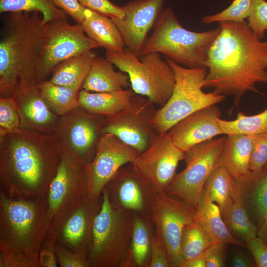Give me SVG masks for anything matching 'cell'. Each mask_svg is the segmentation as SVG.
<instances>
[{"instance_id":"6da1fadb","label":"cell","mask_w":267,"mask_h":267,"mask_svg":"<svg viewBox=\"0 0 267 267\" xmlns=\"http://www.w3.org/2000/svg\"><path fill=\"white\" fill-rule=\"evenodd\" d=\"M219 23L221 30L208 52L204 88L233 96L232 112L247 92L264 95L256 86L267 84V41L258 39L246 22Z\"/></svg>"},{"instance_id":"7a4b0ae2","label":"cell","mask_w":267,"mask_h":267,"mask_svg":"<svg viewBox=\"0 0 267 267\" xmlns=\"http://www.w3.org/2000/svg\"><path fill=\"white\" fill-rule=\"evenodd\" d=\"M62 149L54 134L19 129L0 139V191L13 198L46 195Z\"/></svg>"},{"instance_id":"3957f363","label":"cell","mask_w":267,"mask_h":267,"mask_svg":"<svg viewBox=\"0 0 267 267\" xmlns=\"http://www.w3.org/2000/svg\"><path fill=\"white\" fill-rule=\"evenodd\" d=\"M48 227L45 196L18 199L0 191V267H40Z\"/></svg>"},{"instance_id":"277c9868","label":"cell","mask_w":267,"mask_h":267,"mask_svg":"<svg viewBox=\"0 0 267 267\" xmlns=\"http://www.w3.org/2000/svg\"><path fill=\"white\" fill-rule=\"evenodd\" d=\"M0 41V98L12 97L19 82L36 83L45 42V24L38 12L7 13Z\"/></svg>"},{"instance_id":"5b68a950","label":"cell","mask_w":267,"mask_h":267,"mask_svg":"<svg viewBox=\"0 0 267 267\" xmlns=\"http://www.w3.org/2000/svg\"><path fill=\"white\" fill-rule=\"evenodd\" d=\"M153 27V33L146 40L140 56L156 52L191 68H206L208 50L221 30L220 26L202 32L186 29L171 8L162 10Z\"/></svg>"},{"instance_id":"8992f818","label":"cell","mask_w":267,"mask_h":267,"mask_svg":"<svg viewBox=\"0 0 267 267\" xmlns=\"http://www.w3.org/2000/svg\"><path fill=\"white\" fill-rule=\"evenodd\" d=\"M166 60L174 72L175 83L167 102L157 109L153 119L159 134L167 132L175 124L204 108L222 102L226 96L202 89L208 71L206 68H185L172 60Z\"/></svg>"},{"instance_id":"52a82bcc","label":"cell","mask_w":267,"mask_h":267,"mask_svg":"<svg viewBox=\"0 0 267 267\" xmlns=\"http://www.w3.org/2000/svg\"><path fill=\"white\" fill-rule=\"evenodd\" d=\"M102 197L88 261L89 267H121L129 247L135 213L113 207L104 190Z\"/></svg>"},{"instance_id":"ba28073f","label":"cell","mask_w":267,"mask_h":267,"mask_svg":"<svg viewBox=\"0 0 267 267\" xmlns=\"http://www.w3.org/2000/svg\"><path fill=\"white\" fill-rule=\"evenodd\" d=\"M106 58L129 77L136 94L163 106L170 98L175 83V73L160 54L149 53L139 57L125 47L122 52H106Z\"/></svg>"},{"instance_id":"9c48e42d","label":"cell","mask_w":267,"mask_h":267,"mask_svg":"<svg viewBox=\"0 0 267 267\" xmlns=\"http://www.w3.org/2000/svg\"><path fill=\"white\" fill-rule=\"evenodd\" d=\"M226 136L197 144L184 152L185 169L176 174L165 193L196 209L209 176L220 163Z\"/></svg>"},{"instance_id":"30bf717a","label":"cell","mask_w":267,"mask_h":267,"mask_svg":"<svg viewBox=\"0 0 267 267\" xmlns=\"http://www.w3.org/2000/svg\"><path fill=\"white\" fill-rule=\"evenodd\" d=\"M98 47L85 34L81 24L71 25L67 16L46 23L45 42L37 66L36 84L46 81L64 61Z\"/></svg>"},{"instance_id":"8fae6325","label":"cell","mask_w":267,"mask_h":267,"mask_svg":"<svg viewBox=\"0 0 267 267\" xmlns=\"http://www.w3.org/2000/svg\"><path fill=\"white\" fill-rule=\"evenodd\" d=\"M102 203V197L94 199L88 194L50 222L44 241L53 247L55 244H60L87 259L93 223Z\"/></svg>"},{"instance_id":"7c38bea8","label":"cell","mask_w":267,"mask_h":267,"mask_svg":"<svg viewBox=\"0 0 267 267\" xmlns=\"http://www.w3.org/2000/svg\"><path fill=\"white\" fill-rule=\"evenodd\" d=\"M156 110L147 98L135 94L122 110L104 117L101 134L115 136L140 153L159 134L153 122Z\"/></svg>"},{"instance_id":"4fadbf2b","label":"cell","mask_w":267,"mask_h":267,"mask_svg":"<svg viewBox=\"0 0 267 267\" xmlns=\"http://www.w3.org/2000/svg\"><path fill=\"white\" fill-rule=\"evenodd\" d=\"M196 209L165 192H158L150 218L165 247L171 267H181L184 229L194 221Z\"/></svg>"},{"instance_id":"5bb4252c","label":"cell","mask_w":267,"mask_h":267,"mask_svg":"<svg viewBox=\"0 0 267 267\" xmlns=\"http://www.w3.org/2000/svg\"><path fill=\"white\" fill-rule=\"evenodd\" d=\"M104 117L79 106L59 117L54 134L62 149L88 164L95 155Z\"/></svg>"},{"instance_id":"9a60e30c","label":"cell","mask_w":267,"mask_h":267,"mask_svg":"<svg viewBox=\"0 0 267 267\" xmlns=\"http://www.w3.org/2000/svg\"><path fill=\"white\" fill-rule=\"evenodd\" d=\"M85 165L70 152L62 149L58 167L45 195L48 226L53 220L88 194Z\"/></svg>"},{"instance_id":"2e32d148","label":"cell","mask_w":267,"mask_h":267,"mask_svg":"<svg viewBox=\"0 0 267 267\" xmlns=\"http://www.w3.org/2000/svg\"><path fill=\"white\" fill-rule=\"evenodd\" d=\"M103 190L115 208L150 218L158 193L132 163L122 166Z\"/></svg>"},{"instance_id":"e0dca14e","label":"cell","mask_w":267,"mask_h":267,"mask_svg":"<svg viewBox=\"0 0 267 267\" xmlns=\"http://www.w3.org/2000/svg\"><path fill=\"white\" fill-rule=\"evenodd\" d=\"M138 154L115 136L103 134L94 158L85 165L88 195L94 199L101 198L103 189L118 170L133 163Z\"/></svg>"},{"instance_id":"ac0fdd59","label":"cell","mask_w":267,"mask_h":267,"mask_svg":"<svg viewBox=\"0 0 267 267\" xmlns=\"http://www.w3.org/2000/svg\"><path fill=\"white\" fill-rule=\"evenodd\" d=\"M184 156V152L173 143L166 132L158 134L150 145L139 153L132 164L158 192H165Z\"/></svg>"},{"instance_id":"d6986e66","label":"cell","mask_w":267,"mask_h":267,"mask_svg":"<svg viewBox=\"0 0 267 267\" xmlns=\"http://www.w3.org/2000/svg\"><path fill=\"white\" fill-rule=\"evenodd\" d=\"M166 0H133L123 6L121 19H112L120 31L125 47L139 57L147 39L163 10Z\"/></svg>"},{"instance_id":"ffe728a7","label":"cell","mask_w":267,"mask_h":267,"mask_svg":"<svg viewBox=\"0 0 267 267\" xmlns=\"http://www.w3.org/2000/svg\"><path fill=\"white\" fill-rule=\"evenodd\" d=\"M12 97L20 119V129L52 135L59 116L47 106L34 83L19 82Z\"/></svg>"},{"instance_id":"44dd1931","label":"cell","mask_w":267,"mask_h":267,"mask_svg":"<svg viewBox=\"0 0 267 267\" xmlns=\"http://www.w3.org/2000/svg\"><path fill=\"white\" fill-rule=\"evenodd\" d=\"M216 105L198 110L181 120L167 132L173 143L184 152L223 133L218 122Z\"/></svg>"},{"instance_id":"7402d4cb","label":"cell","mask_w":267,"mask_h":267,"mask_svg":"<svg viewBox=\"0 0 267 267\" xmlns=\"http://www.w3.org/2000/svg\"><path fill=\"white\" fill-rule=\"evenodd\" d=\"M233 197L242 202L258 229L267 216V168L234 179Z\"/></svg>"},{"instance_id":"603a6c76","label":"cell","mask_w":267,"mask_h":267,"mask_svg":"<svg viewBox=\"0 0 267 267\" xmlns=\"http://www.w3.org/2000/svg\"><path fill=\"white\" fill-rule=\"evenodd\" d=\"M194 221L199 224L214 243L233 244L246 247V244L236 238L230 232L222 218L219 206L211 199L203 188Z\"/></svg>"},{"instance_id":"cb8c5ba5","label":"cell","mask_w":267,"mask_h":267,"mask_svg":"<svg viewBox=\"0 0 267 267\" xmlns=\"http://www.w3.org/2000/svg\"><path fill=\"white\" fill-rule=\"evenodd\" d=\"M255 135H230L226 140L221 153L220 163L235 180L249 175L250 160Z\"/></svg>"},{"instance_id":"d4e9b609","label":"cell","mask_w":267,"mask_h":267,"mask_svg":"<svg viewBox=\"0 0 267 267\" xmlns=\"http://www.w3.org/2000/svg\"><path fill=\"white\" fill-rule=\"evenodd\" d=\"M80 24L85 34L106 51L119 53L125 49L123 37L110 17L86 8Z\"/></svg>"},{"instance_id":"484cf974","label":"cell","mask_w":267,"mask_h":267,"mask_svg":"<svg viewBox=\"0 0 267 267\" xmlns=\"http://www.w3.org/2000/svg\"><path fill=\"white\" fill-rule=\"evenodd\" d=\"M154 229L151 219L135 213L129 247L121 267H149Z\"/></svg>"},{"instance_id":"4316f807","label":"cell","mask_w":267,"mask_h":267,"mask_svg":"<svg viewBox=\"0 0 267 267\" xmlns=\"http://www.w3.org/2000/svg\"><path fill=\"white\" fill-rule=\"evenodd\" d=\"M106 57L96 56L82 86V89L94 92H109L123 89L130 85L128 75L114 70Z\"/></svg>"},{"instance_id":"83f0119b","label":"cell","mask_w":267,"mask_h":267,"mask_svg":"<svg viewBox=\"0 0 267 267\" xmlns=\"http://www.w3.org/2000/svg\"><path fill=\"white\" fill-rule=\"evenodd\" d=\"M135 94L132 89L109 92H91L81 89L78 94V100L81 107L105 117L122 110Z\"/></svg>"},{"instance_id":"f1b7e54d","label":"cell","mask_w":267,"mask_h":267,"mask_svg":"<svg viewBox=\"0 0 267 267\" xmlns=\"http://www.w3.org/2000/svg\"><path fill=\"white\" fill-rule=\"evenodd\" d=\"M96 56L95 52L91 50L72 57L60 64L49 80L80 91Z\"/></svg>"},{"instance_id":"f546056e","label":"cell","mask_w":267,"mask_h":267,"mask_svg":"<svg viewBox=\"0 0 267 267\" xmlns=\"http://www.w3.org/2000/svg\"><path fill=\"white\" fill-rule=\"evenodd\" d=\"M234 179L221 163L208 178L204 188L219 207L223 220L233 203Z\"/></svg>"},{"instance_id":"4dcf8cb0","label":"cell","mask_w":267,"mask_h":267,"mask_svg":"<svg viewBox=\"0 0 267 267\" xmlns=\"http://www.w3.org/2000/svg\"><path fill=\"white\" fill-rule=\"evenodd\" d=\"M37 86L47 106L59 117L79 106L78 91L49 80Z\"/></svg>"},{"instance_id":"1f68e13d","label":"cell","mask_w":267,"mask_h":267,"mask_svg":"<svg viewBox=\"0 0 267 267\" xmlns=\"http://www.w3.org/2000/svg\"><path fill=\"white\" fill-rule=\"evenodd\" d=\"M218 122L223 134L226 135L259 134L267 131V107L256 115L248 116L239 112L234 120L219 118Z\"/></svg>"},{"instance_id":"d6a6232c","label":"cell","mask_w":267,"mask_h":267,"mask_svg":"<svg viewBox=\"0 0 267 267\" xmlns=\"http://www.w3.org/2000/svg\"><path fill=\"white\" fill-rule=\"evenodd\" d=\"M233 200L224 221L231 233L245 243L257 235V227L242 202L236 197Z\"/></svg>"},{"instance_id":"836d02e7","label":"cell","mask_w":267,"mask_h":267,"mask_svg":"<svg viewBox=\"0 0 267 267\" xmlns=\"http://www.w3.org/2000/svg\"><path fill=\"white\" fill-rule=\"evenodd\" d=\"M39 12L45 23L66 16L61 9L47 0H0V13L16 12Z\"/></svg>"},{"instance_id":"e575fe53","label":"cell","mask_w":267,"mask_h":267,"mask_svg":"<svg viewBox=\"0 0 267 267\" xmlns=\"http://www.w3.org/2000/svg\"><path fill=\"white\" fill-rule=\"evenodd\" d=\"M214 243L194 221L188 224L184 229L181 244L184 263L199 256Z\"/></svg>"},{"instance_id":"d590c367","label":"cell","mask_w":267,"mask_h":267,"mask_svg":"<svg viewBox=\"0 0 267 267\" xmlns=\"http://www.w3.org/2000/svg\"><path fill=\"white\" fill-rule=\"evenodd\" d=\"M252 0H234L231 4L222 12L202 18L205 24L229 21L244 22L247 18Z\"/></svg>"},{"instance_id":"8d00e7d4","label":"cell","mask_w":267,"mask_h":267,"mask_svg":"<svg viewBox=\"0 0 267 267\" xmlns=\"http://www.w3.org/2000/svg\"><path fill=\"white\" fill-rule=\"evenodd\" d=\"M20 129L16 102L12 97L0 98V139Z\"/></svg>"},{"instance_id":"74e56055","label":"cell","mask_w":267,"mask_h":267,"mask_svg":"<svg viewBox=\"0 0 267 267\" xmlns=\"http://www.w3.org/2000/svg\"><path fill=\"white\" fill-rule=\"evenodd\" d=\"M247 19L248 26L254 35L262 39L267 30V1L252 0Z\"/></svg>"},{"instance_id":"f35d334b","label":"cell","mask_w":267,"mask_h":267,"mask_svg":"<svg viewBox=\"0 0 267 267\" xmlns=\"http://www.w3.org/2000/svg\"><path fill=\"white\" fill-rule=\"evenodd\" d=\"M267 162V131L255 135L252 150L250 169L257 172L262 169Z\"/></svg>"},{"instance_id":"ab89813d","label":"cell","mask_w":267,"mask_h":267,"mask_svg":"<svg viewBox=\"0 0 267 267\" xmlns=\"http://www.w3.org/2000/svg\"><path fill=\"white\" fill-rule=\"evenodd\" d=\"M83 7L104 14L111 19H121L124 13L122 7L109 0H77Z\"/></svg>"},{"instance_id":"60d3db41","label":"cell","mask_w":267,"mask_h":267,"mask_svg":"<svg viewBox=\"0 0 267 267\" xmlns=\"http://www.w3.org/2000/svg\"><path fill=\"white\" fill-rule=\"evenodd\" d=\"M58 264L61 267H89L87 259L59 244L54 246Z\"/></svg>"},{"instance_id":"b9f144b4","label":"cell","mask_w":267,"mask_h":267,"mask_svg":"<svg viewBox=\"0 0 267 267\" xmlns=\"http://www.w3.org/2000/svg\"><path fill=\"white\" fill-rule=\"evenodd\" d=\"M149 267H171L164 245L156 231L152 240Z\"/></svg>"},{"instance_id":"7bdbcfd3","label":"cell","mask_w":267,"mask_h":267,"mask_svg":"<svg viewBox=\"0 0 267 267\" xmlns=\"http://www.w3.org/2000/svg\"><path fill=\"white\" fill-rule=\"evenodd\" d=\"M257 267H267V244L256 235L246 243Z\"/></svg>"},{"instance_id":"ee69618b","label":"cell","mask_w":267,"mask_h":267,"mask_svg":"<svg viewBox=\"0 0 267 267\" xmlns=\"http://www.w3.org/2000/svg\"><path fill=\"white\" fill-rule=\"evenodd\" d=\"M56 7L70 16L78 24H81L85 17L86 8L81 5L77 0H47Z\"/></svg>"},{"instance_id":"f6af8a7d","label":"cell","mask_w":267,"mask_h":267,"mask_svg":"<svg viewBox=\"0 0 267 267\" xmlns=\"http://www.w3.org/2000/svg\"><path fill=\"white\" fill-rule=\"evenodd\" d=\"M226 244L215 243L206 251V267H224L226 265Z\"/></svg>"},{"instance_id":"bcb514c9","label":"cell","mask_w":267,"mask_h":267,"mask_svg":"<svg viewBox=\"0 0 267 267\" xmlns=\"http://www.w3.org/2000/svg\"><path fill=\"white\" fill-rule=\"evenodd\" d=\"M39 263L42 267H56L58 264L54 247L44 241L39 252Z\"/></svg>"},{"instance_id":"7dc6e473","label":"cell","mask_w":267,"mask_h":267,"mask_svg":"<svg viewBox=\"0 0 267 267\" xmlns=\"http://www.w3.org/2000/svg\"><path fill=\"white\" fill-rule=\"evenodd\" d=\"M231 266L233 267H257L253 257L243 251L236 252L232 256Z\"/></svg>"},{"instance_id":"c3c4849f","label":"cell","mask_w":267,"mask_h":267,"mask_svg":"<svg viewBox=\"0 0 267 267\" xmlns=\"http://www.w3.org/2000/svg\"><path fill=\"white\" fill-rule=\"evenodd\" d=\"M206 251L197 257L184 263L181 267H206Z\"/></svg>"},{"instance_id":"681fc988","label":"cell","mask_w":267,"mask_h":267,"mask_svg":"<svg viewBox=\"0 0 267 267\" xmlns=\"http://www.w3.org/2000/svg\"><path fill=\"white\" fill-rule=\"evenodd\" d=\"M257 235L261 237L267 244V216L258 228Z\"/></svg>"},{"instance_id":"f907efd6","label":"cell","mask_w":267,"mask_h":267,"mask_svg":"<svg viewBox=\"0 0 267 267\" xmlns=\"http://www.w3.org/2000/svg\"><path fill=\"white\" fill-rule=\"evenodd\" d=\"M264 167L267 168V163L265 164V165L264 166Z\"/></svg>"}]
</instances>
